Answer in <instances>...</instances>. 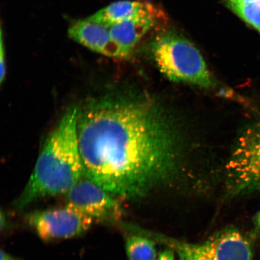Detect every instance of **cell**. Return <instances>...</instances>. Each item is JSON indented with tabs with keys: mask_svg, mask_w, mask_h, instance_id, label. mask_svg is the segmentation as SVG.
Listing matches in <instances>:
<instances>
[{
	"mask_svg": "<svg viewBox=\"0 0 260 260\" xmlns=\"http://www.w3.org/2000/svg\"><path fill=\"white\" fill-rule=\"evenodd\" d=\"M84 176L120 200L145 196L173 174L176 136L151 103L109 95L92 99L77 113Z\"/></svg>",
	"mask_w": 260,
	"mask_h": 260,
	"instance_id": "obj_1",
	"label": "cell"
},
{
	"mask_svg": "<svg viewBox=\"0 0 260 260\" xmlns=\"http://www.w3.org/2000/svg\"><path fill=\"white\" fill-rule=\"evenodd\" d=\"M78 109L61 118L45 142L27 184L14 203L24 210L45 198L66 194L84 177L77 136Z\"/></svg>",
	"mask_w": 260,
	"mask_h": 260,
	"instance_id": "obj_2",
	"label": "cell"
},
{
	"mask_svg": "<svg viewBox=\"0 0 260 260\" xmlns=\"http://www.w3.org/2000/svg\"><path fill=\"white\" fill-rule=\"evenodd\" d=\"M152 51L159 69L169 79L207 89L214 86L202 55L186 38L174 32H164L156 38Z\"/></svg>",
	"mask_w": 260,
	"mask_h": 260,
	"instance_id": "obj_3",
	"label": "cell"
},
{
	"mask_svg": "<svg viewBox=\"0 0 260 260\" xmlns=\"http://www.w3.org/2000/svg\"><path fill=\"white\" fill-rule=\"evenodd\" d=\"M178 253L181 260H252L251 243L238 230L228 228L201 243L178 241L153 235Z\"/></svg>",
	"mask_w": 260,
	"mask_h": 260,
	"instance_id": "obj_4",
	"label": "cell"
},
{
	"mask_svg": "<svg viewBox=\"0 0 260 260\" xmlns=\"http://www.w3.org/2000/svg\"><path fill=\"white\" fill-rule=\"evenodd\" d=\"M226 169L232 193H260V123L242 133Z\"/></svg>",
	"mask_w": 260,
	"mask_h": 260,
	"instance_id": "obj_5",
	"label": "cell"
},
{
	"mask_svg": "<svg viewBox=\"0 0 260 260\" xmlns=\"http://www.w3.org/2000/svg\"><path fill=\"white\" fill-rule=\"evenodd\" d=\"M25 217L28 225L45 242L83 236L93 223L90 217L68 205L35 210Z\"/></svg>",
	"mask_w": 260,
	"mask_h": 260,
	"instance_id": "obj_6",
	"label": "cell"
},
{
	"mask_svg": "<svg viewBox=\"0 0 260 260\" xmlns=\"http://www.w3.org/2000/svg\"><path fill=\"white\" fill-rule=\"evenodd\" d=\"M67 205L94 222L113 225L122 215L119 200L84 176L65 194Z\"/></svg>",
	"mask_w": 260,
	"mask_h": 260,
	"instance_id": "obj_7",
	"label": "cell"
},
{
	"mask_svg": "<svg viewBox=\"0 0 260 260\" xmlns=\"http://www.w3.org/2000/svg\"><path fill=\"white\" fill-rule=\"evenodd\" d=\"M73 40L97 53L114 58H125L121 47L110 34V28L88 18L73 22L68 28Z\"/></svg>",
	"mask_w": 260,
	"mask_h": 260,
	"instance_id": "obj_8",
	"label": "cell"
},
{
	"mask_svg": "<svg viewBox=\"0 0 260 260\" xmlns=\"http://www.w3.org/2000/svg\"><path fill=\"white\" fill-rule=\"evenodd\" d=\"M156 12L150 3L141 1H118L101 9L87 18L89 20L110 28L135 18H156Z\"/></svg>",
	"mask_w": 260,
	"mask_h": 260,
	"instance_id": "obj_9",
	"label": "cell"
},
{
	"mask_svg": "<svg viewBox=\"0 0 260 260\" xmlns=\"http://www.w3.org/2000/svg\"><path fill=\"white\" fill-rule=\"evenodd\" d=\"M155 18H135L128 19L110 28L113 40L127 57L133 49L155 24Z\"/></svg>",
	"mask_w": 260,
	"mask_h": 260,
	"instance_id": "obj_10",
	"label": "cell"
},
{
	"mask_svg": "<svg viewBox=\"0 0 260 260\" xmlns=\"http://www.w3.org/2000/svg\"><path fill=\"white\" fill-rule=\"evenodd\" d=\"M125 250L128 260H154L157 255L153 240L139 233L126 239Z\"/></svg>",
	"mask_w": 260,
	"mask_h": 260,
	"instance_id": "obj_11",
	"label": "cell"
},
{
	"mask_svg": "<svg viewBox=\"0 0 260 260\" xmlns=\"http://www.w3.org/2000/svg\"><path fill=\"white\" fill-rule=\"evenodd\" d=\"M230 8L247 23L260 31V0Z\"/></svg>",
	"mask_w": 260,
	"mask_h": 260,
	"instance_id": "obj_12",
	"label": "cell"
},
{
	"mask_svg": "<svg viewBox=\"0 0 260 260\" xmlns=\"http://www.w3.org/2000/svg\"><path fill=\"white\" fill-rule=\"evenodd\" d=\"M0 83L2 84L4 81L6 75V63L5 60V49L3 44V32L1 31V48H0Z\"/></svg>",
	"mask_w": 260,
	"mask_h": 260,
	"instance_id": "obj_13",
	"label": "cell"
},
{
	"mask_svg": "<svg viewBox=\"0 0 260 260\" xmlns=\"http://www.w3.org/2000/svg\"><path fill=\"white\" fill-rule=\"evenodd\" d=\"M154 260H175L174 251L171 248L166 249L159 253Z\"/></svg>",
	"mask_w": 260,
	"mask_h": 260,
	"instance_id": "obj_14",
	"label": "cell"
},
{
	"mask_svg": "<svg viewBox=\"0 0 260 260\" xmlns=\"http://www.w3.org/2000/svg\"><path fill=\"white\" fill-rule=\"evenodd\" d=\"M255 0H227L228 5L230 6L237 5L245 4V3H251Z\"/></svg>",
	"mask_w": 260,
	"mask_h": 260,
	"instance_id": "obj_15",
	"label": "cell"
},
{
	"mask_svg": "<svg viewBox=\"0 0 260 260\" xmlns=\"http://www.w3.org/2000/svg\"><path fill=\"white\" fill-rule=\"evenodd\" d=\"M1 260H20L15 256L9 254L7 252L2 250L1 251Z\"/></svg>",
	"mask_w": 260,
	"mask_h": 260,
	"instance_id": "obj_16",
	"label": "cell"
},
{
	"mask_svg": "<svg viewBox=\"0 0 260 260\" xmlns=\"http://www.w3.org/2000/svg\"><path fill=\"white\" fill-rule=\"evenodd\" d=\"M255 222L256 226H257L258 229H260V211H259V212L256 214Z\"/></svg>",
	"mask_w": 260,
	"mask_h": 260,
	"instance_id": "obj_17",
	"label": "cell"
}]
</instances>
